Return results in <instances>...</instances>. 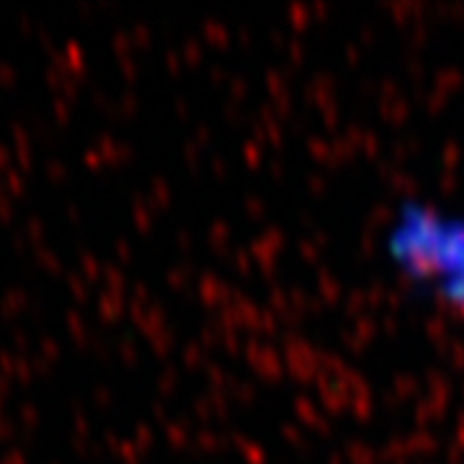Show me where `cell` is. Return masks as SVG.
Here are the masks:
<instances>
[{
	"label": "cell",
	"instance_id": "obj_1",
	"mask_svg": "<svg viewBox=\"0 0 464 464\" xmlns=\"http://www.w3.org/2000/svg\"><path fill=\"white\" fill-rule=\"evenodd\" d=\"M390 248L411 276L431 284L439 297L464 313V222L431 209H405Z\"/></svg>",
	"mask_w": 464,
	"mask_h": 464
}]
</instances>
